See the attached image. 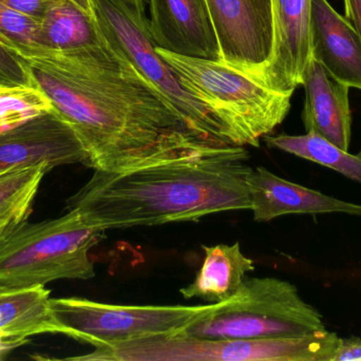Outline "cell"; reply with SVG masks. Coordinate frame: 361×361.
<instances>
[{
    "instance_id": "6da1fadb",
    "label": "cell",
    "mask_w": 361,
    "mask_h": 361,
    "mask_svg": "<svg viewBox=\"0 0 361 361\" xmlns=\"http://www.w3.org/2000/svg\"><path fill=\"white\" fill-rule=\"evenodd\" d=\"M25 61L35 86L80 138L91 169L131 171L226 146L193 131L108 38Z\"/></svg>"
},
{
    "instance_id": "7a4b0ae2",
    "label": "cell",
    "mask_w": 361,
    "mask_h": 361,
    "mask_svg": "<svg viewBox=\"0 0 361 361\" xmlns=\"http://www.w3.org/2000/svg\"><path fill=\"white\" fill-rule=\"evenodd\" d=\"M248 160L244 146H226L131 171L94 170L68 199L67 209L103 231L197 222L221 212L250 210Z\"/></svg>"
},
{
    "instance_id": "3957f363",
    "label": "cell",
    "mask_w": 361,
    "mask_h": 361,
    "mask_svg": "<svg viewBox=\"0 0 361 361\" xmlns=\"http://www.w3.org/2000/svg\"><path fill=\"white\" fill-rule=\"evenodd\" d=\"M105 231L85 224L73 211L40 223L8 224L0 232V285H46L56 280L95 277L90 250Z\"/></svg>"
},
{
    "instance_id": "277c9868",
    "label": "cell",
    "mask_w": 361,
    "mask_h": 361,
    "mask_svg": "<svg viewBox=\"0 0 361 361\" xmlns=\"http://www.w3.org/2000/svg\"><path fill=\"white\" fill-rule=\"evenodd\" d=\"M326 331L322 314L296 286L274 277L245 278L231 298L180 332L212 341L299 337Z\"/></svg>"
},
{
    "instance_id": "5b68a950",
    "label": "cell",
    "mask_w": 361,
    "mask_h": 361,
    "mask_svg": "<svg viewBox=\"0 0 361 361\" xmlns=\"http://www.w3.org/2000/svg\"><path fill=\"white\" fill-rule=\"evenodd\" d=\"M180 81L208 104L231 131L237 146H260L283 122L293 93H278L221 61L183 57L158 48Z\"/></svg>"
},
{
    "instance_id": "8992f818",
    "label": "cell",
    "mask_w": 361,
    "mask_h": 361,
    "mask_svg": "<svg viewBox=\"0 0 361 361\" xmlns=\"http://www.w3.org/2000/svg\"><path fill=\"white\" fill-rule=\"evenodd\" d=\"M104 36L114 42L130 63L178 110L193 131L222 146H235L224 121L180 81L159 54L145 14L144 0H93Z\"/></svg>"
},
{
    "instance_id": "52a82bcc",
    "label": "cell",
    "mask_w": 361,
    "mask_h": 361,
    "mask_svg": "<svg viewBox=\"0 0 361 361\" xmlns=\"http://www.w3.org/2000/svg\"><path fill=\"white\" fill-rule=\"evenodd\" d=\"M335 333L269 339L212 341L186 335H162L97 348L71 360L94 361H332L338 345Z\"/></svg>"
},
{
    "instance_id": "ba28073f",
    "label": "cell",
    "mask_w": 361,
    "mask_h": 361,
    "mask_svg": "<svg viewBox=\"0 0 361 361\" xmlns=\"http://www.w3.org/2000/svg\"><path fill=\"white\" fill-rule=\"evenodd\" d=\"M63 334L97 348L177 334L210 313L205 305H116L80 298L51 299Z\"/></svg>"
},
{
    "instance_id": "9c48e42d",
    "label": "cell",
    "mask_w": 361,
    "mask_h": 361,
    "mask_svg": "<svg viewBox=\"0 0 361 361\" xmlns=\"http://www.w3.org/2000/svg\"><path fill=\"white\" fill-rule=\"evenodd\" d=\"M221 61L256 78L274 47L271 0H206Z\"/></svg>"
},
{
    "instance_id": "30bf717a",
    "label": "cell",
    "mask_w": 361,
    "mask_h": 361,
    "mask_svg": "<svg viewBox=\"0 0 361 361\" xmlns=\"http://www.w3.org/2000/svg\"><path fill=\"white\" fill-rule=\"evenodd\" d=\"M90 159L71 125L53 108L46 114L0 134V174L23 167L47 171Z\"/></svg>"
},
{
    "instance_id": "8fae6325",
    "label": "cell",
    "mask_w": 361,
    "mask_h": 361,
    "mask_svg": "<svg viewBox=\"0 0 361 361\" xmlns=\"http://www.w3.org/2000/svg\"><path fill=\"white\" fill-rule=\"evenodd\" d=\"M274 47L255 80L278 93H294L311 61V0H271Z\"/></svg>"
},
{
    "instance_id": "7c38bea8",
    "label": "cell",
    "mask_w": 361,
    "mask_h": 361,
    "mask_svg": "<svg viewBox=\"0 0 361 361\" xmlns=\"http://www.w3.org/2000/svg\"><path fill=\"white\" fill-rule=\"evenodd\" d=\"M149 25L158 48L183 57L221 61L206 0H148Z\"/></svg>"
},
{
    "instance_id": "4fadbf2b",
    "label": "cell",
    "mask_w": 361,
    "mask_h": 361,
    "mask_svg": "<svg viewBox=\"0 0 361 361\" xmlns=\"http://www.w3.org/2000/svg\"><path fill=\"white\" fill-rule=\"evenodd\" d=\"M246 184L252 203L250 210L256 222H269L288 214L347 213L361 216V205L288 182L263 167L252 169Z\"/></svg>"
},
{
    "instance_id": "5bb4252c",
    "label": "cell",
    "mask_w": 361,
    "mask_h": 361,
    "mask_svg": "<svg viewBox=\"0 0 361 361\" xmlns=\"http://www.w3.org/2000/svg\"><path fill=\"white\" fill-rule=\"evenodd\" d=\"M311 57L345 86L361 90V40L328 0H311Z\"/></svg>"
},
{
    "instance_id": "9a60e30c",
    "label": "cell",
    "mask_w": 361,
    "mask_h": 361,
    "mask_svg": "<svg viewBox=\"0 0 361 361\" xmlns=\"http://www.w3.org/2000/svg\"><path fill=\"white\" fill-rule=\"evenodd\" d=\"M302 86L305 90L302 119L307 133L322 136L349 150L352 137L350 87L333 78L313 59L305 70Z\"/></svg>"
},
{
    "instance_id": "2e32d148",
    "label": "cell",
    "mask_w": 361,
    "mask_h": 361,
    "mask_svg": "<svg viewBox=\"0 0 361 361\" xmlns=\"http://www.w3.org/2000/svg\"><path fill=\"white\" fill-rule=\"evenodd\" d=\"M40 334H63L44 285H0V341L13 350Z\"/></svg>"
},
{
    "instance_id": "e0dca14e",
    "label": "cell",
    "mask_w": 361,
    "mask_h": 361,
    "mask_svg": "<svg viewBox=\"0 0 361 361\" xmlns=\"http://www.w3.org/2000/svg\"><path fill=\"white\" fill-rule=\"evenodd\" d=\"M203 249L205 258L201 269L192 283L180 288V294L185 299L199 298L210 303L231 298L246 275L254 271V262L242 254L239 243L204 246Z\"/></svg>"
},
{
    "instance_id": "ac0fdd59",
    "label": "cell",
    "mask_w": 361,
    "mask_h": 361,
    "mask_svg": "<svg viewBox=\"0 0 361 361\" xmlns=\"http://www.w3.org/2000/svg\"><path fill=\"white\" fill-rule=\"evenodd\" d=\"M39 20L40 37L47 52H73L106 40L97 18L72 0H55Z\"/></svg>"
},
{
    "instance_id": "d6986e66",
    "label": "cell",
    "mask_w": 361,
    "mask_h": 361,
    "mask_svg": "<svg viewBox=\"0 0 361 361\" xmlns=\"http://www.w3.org/2000/svg\"><path fill=\"white\" fill-rule=\"evenodd\" d=\"M267 146L335 170L361 184V152L350 154L322 136L313 133L290 136H265Z\"/></svg>"
},
{
    "instance_id": "ffe728a7",
    "label": "cell",
    "mask_w": 361,
    "mask_h": 361,
    "mask_svg": "<svg viewBox=\"0 0 361 361\" xmlns=\"http://www.w3.org/2000/svg\"><path fill=\"white\" fill-rule=\"evenodd\" d=\"M44 167H23L0 174V223L27 220L44 174Z\"/></svg>"
},
{
    "instance_id": "44dd1931",
    "label": "cell",
    "mask_w": 361,
    "mask_h": 361,
    "mask_svg": "<svg viewBox=\"0 0 361 361\" xmlns=\"http://www.w3.org/2000/svg\"><path fill=\"white\" fill-rule=\"evenodd\" d=\"M52 110L50 100L37 87L0 82V134Z\"/></svg>"
},
{
    "instance_id": "7402d4cb",
    "label": "cell",
    "mask_w": 361,
    "mask_h": 361,
    "mask_svg": "<svg viewBox=\"0 0 361 361\" xmlns=\"http://www.w3.org/2000/svg\"><path fill=\"white\" fill-rule=\"evenodd\" d=\"M0 42L29 59L46 54L40 37V20L0 1Z\"/></svg>"
},
{
    "instance_id": "603a6c76",
    "label": "cell",
    "mask_w": 361,
    "mask_h": 361,
    "mask_svg": "<svg viewBox=\"0 0 361 361\" xmlns=\"http://www.w3.org/2000/svg\"><path fill=\"white\" fill-rule=\"evenodd\" d=\"M0 82L35 86L25 59L0 42Z\"/></svg>"
},
{
    "instance_id": "cb8c5ba5",
    "label": "cell",
    "mask_w": 361,
    "mask_h": 361,
    "mask_svg": "<svg viewBox=\"0 0 361 361\" xmlns=\"http://www.w3.org/2000/svg\"><path fill=\"white\" fill-rule=\"evenodd\" d=\"M6 6L40 19L55 0H0Z\"/></svg>"
},
{
    "instance_id": "d4e9b609",
    "label": "cell",
    "mask_w": 361,
    "mask_h": 361,
    "mask_svg": "<svg viewBox=\"0 0 361 361\" xmlns=\"http://www.w3.org/2000/svg\"><path fill=\"white\" fill-rule=\"evenodd\" d=\"M361 360V339L356 336L349 338L339 337L338 345L332 361Z\"/></svg>"
},
{
    "instance_id": "484cf974",
    "label": "cell",
    "mask_w": 361,
    "mask_h": 361,
    "mask_svg": "<svg viewBox=\"0 0 361 361\" xmlns=\"http://www.w3.org/2000/svg\"><path fill=\"white\" fill-rule=\"evenodd\" d=\"M345 17L353 23L361 40V0H343Z\"/></svg>"
},
{
    "instance_id": "4316f807",
    "label": "cell",
    "mask_w": 361,
    "mask_h": 361,
    "mask_svg": "<svg viewBox=\"0 0 361 361\" xmlns=\"http://www.w3.org/2000/svg\"><path fill=\"white\" fill-rule=\"evenodd\" d=\"M72 1L78 4L87 14L90 15L93 18H97L95 17L94 1L93 0H72Z\"/></svg>"
},
{
    "instance_id": "83f0119b",
    "label": "cell",
    "mask_w": 361,
    "mask_h": 361,
    "mask_svg": "<svg viewBox=\"0 0 361 361\" xmlns=\"http://www.w3.org/2000/svg\"><path fill=\"white\" fill-rule=\"evenodd\" d=\"M12 348L8 347V345H6V343L0 341V360L6 357V356L8 355L11 351H12Z\"/></svg>"
},
{
    "instance_id": "f1b7e54d",
    "label": "cell",
    "mask_w": 361,
    "mask_h": 361,
    "mask_svg": "<svg viewBox=\"0 0 361 361\" xmlns=\"http://www.w3.org/2000/svg\"><path fill=\"white\" fill-rule=\"evenodd\" d=\"M6 225H8V224H4V223H0V232H1L2 229H4V227L6 226Z\"/></svg>"
},
{
    "instance_id": "f546056e",
    "label": "cell",
    "mask_w": 361,
    "mask_h": 361,
    "mask_svg": "<svg viewBox=\"0 0 361 361\" xmlns=\"http://www.w3.org/2000/svg\"><path fill=\"white\" fill-rule=\"evenodd\" d=\"M2 174V173H1Z\"/></svg>"
}]
</instances>
